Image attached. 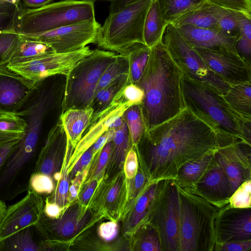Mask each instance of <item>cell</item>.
Listing matches in <instances>:
<instances>
[{"instance_id": "1", "label": "cell", "mask_w": 251, "mask_h": 251, "mask_svg": "<svg viewBox=\"0 0 251 251\" xmlns=\"http://www.w3.org/2000/svg\"><path fill=\"white\" fill-rule=\"evenodd\" d=\"M236 139L212 128L186 108L145 131L135 146L147 183L176 178L187 162L215 152Z\"/></svg>"}, {"instance_id": "2", "label": "cell", "mask_w": 251, "mask_h": 251, "mask_svg": "<svg viewBox=\"0 0 251 251\" xmlns=\"http://www.w3.org/2000/svg\"><path fill=\"white\" fill-rule=\"evenodd\" d=\"M182 75L162 40L151 48L146 68L135 84L144 93L140 106L145 131L185 108L181 90Z\"/></svg>"}, {"instance_id": "3", "label": "cell", "mask_w": 251, "mask_h": 251, "mask_svg": "<svg viewBox=\"0 0 251 251\" xmlns=\"http://www.w3.org/2000/svg\"><path fill=\"white\" fill-rule=\"evenodd\" d=\"M181 90L185 108L219 133L251 144V121L238 115L216 88L183 74Z\"/></svg>"}, {"instance_id": "4", "label": "cell", "mask_w": 251, "mask_h": 251, "mask_svg": "<svg viewBox=\"0 0 251 251\" xmlns=\"http://www.w3.org/2000/svg\"><path fill=\"white\" fill-rule=\"evenodd\" d=\"M175 182L179 197L180 251H217L215 223L221 207L205 199L193 187Z\"/></svg>"}, {"instance_id": "5", "label": "cell", "mask_w": 251, "mask_h": 251, "mask_svg": "<svg viewBox=\"0 0 251 251\" xmlns=\"http://www.w3.org/2000/svg\"><path fill=\"white\" fill-rule=\"evenodd\" d=\"M94 18V0H64L36 8L23 7L14 30L19 34L40 33Z\"/></svg>"}, {"instance_id": "6", "label": "cell", "mask_w": 251, "mask_h": 251, "mask_svg": "<svg viewBox=\"0 0 251 251\" xmlns=\"http://www.w3.org/2000/svg\"><path fill=\"white\" fill-rule=\"evenodd\" d=\"M152 0H141L109 15L99 29L96 44L109 51L126 54L136 43H144L145 18Z\"/></svg>"}, {"instance_id": "7", "label": "cell", "mask_w": 251, "mask_h": 251, "mask_svg": "<svg viewBox=\"0 0 251 251\" xmlns=\"http://www.w3.org/2000/svg\"><path fill=\"white\" fill-rule=\"evenodd\" d=\"M116 55L96 49L74 67L66 77L62 112L90 106L99 80Z\"/></svg>"}, {"instance_id": "8", "label": "cell", "mask_w": 251, "mask_h": 251, "mask_svg": "<svg viewBox=\"0 0 251 251\" xmlns=\"http://www.w3.org/2000/svg\"><path fill=\"white\" fill-rule=\"evenodd\" d=\"M179 197L175 179L156 183L155 195L149 211L143 222L157 230L162 251H180Z\"/></svg>"}, {"instance_id": "9", "label": "cell", "mask_w": 251, "mask_h": 251, "mask_svg": "<svg viewBox=\"0 0 251 251\" xmlns=\"http://www.w3.org/2000/svg\"><path fill=\"white\" fill-rule=\"evenodd\" d=\"M162 42L183 74L193 79L210 84L223 95L229 90L231 85L210 70L172 24L170 23L166 26Z\"/></svg>"}, {"instance_id": "10", "label": "cell", "mask_w": 251, "mask_h": 251, "mask_svg": "<svg viewBox=\"0 0 251 251\" xmlns=\"http://www.w3.org/2000/svg\"><path fill=\"white\" fill-rule=\"evenodd\" d=\"M93 50L86 46L67 52H53L19 63H8L7 68L33 84L49 76L67 75L75 66Z\"/></svg>"}, {"instance_id": "11", "label": "cell", "mask_w": 251, "mask_h": 251, "mask_svg": "<svg viewBox=\"0 0 251 251\" xmlns=\"http://www.w3.org/2000/svg\"><path fill=\"white\" fill-rule=\"evenodd\" d=\"M100 26L94 18L43 32L18 34L48 45L56 53H67L83 48L91 43L96 44Z\"/></svg>"}, {"instance_id": "12", "label": "cell", "mask_w": 251, "mask_h": 251, "mask_svg": "<svg viewBox=\"0 0 251 251\" xmlns=\"http://www.w3.org/2000/svg\"><path fill=\"white\" fill-rule=\"evenodd\" d=\"M193 48L210 70L227 83L234 85L251 81V64L236 51L226 48Z\"/></svg>"}, {"instance_id": "13", "label": "cell", "mask_w": 251, "mask_h": 251, "mask_svg": "<svg viewBox=\"0 0 251 251\" xmlns=\"http://www.w3.org/2000/svg\"><path fill=\"white\" fill-rule=\"evenodd\" d=\"M214 155L227 175L233 193L243 182L251 180V144L237 140L219 148Z\"/></svg>"}, {"instance_id": "14", "label": "cell", "mask_w": 251, "mask_h": 251, "mask_svg": "<svg viewBox=\"0 0 251 251\" xmlns=\"http://www.w3.org/2000/svg\"><path fill=\"white\" fill-rule=\"evenodd\" d=\"M42 198L28 189L24 198L7 207L0 223V242L27 226L35 225L43 213Z\"/></svg>"}, {"instance_id": "15", "label": "cell", "mask_w": 251, "mask_h": 251, "mask_svg": "<svg viewBox=\"0 0 251 251\" xmlns=\"http://www.w3.org/2000/svg\"><path fill=\"white\" fill-rule=\"evenodd\" d=\"M215 233L218 248L226 242L251 240V207L235 208L229 203L221 207L216 219Z\"/></svg>"}, {"instance_id": "16", "label": "cell", "mask_w": 251, "mask_h": 251, "mask_svg": "<svg viewBox=\"0 0 251 251\" xmlns=\"http://www.w3.org/2000/svg\"><path fill=\"white\" fill-rule=\"evenodd\" d=\"M133 105L130 102H123L115 97L107 107L93 115L90 123L73 151L69 162L70 173L82 154L110 128L116 119L122 116L125 111Z\"/></svg>"}, {"instance_id": "17", "label": "cell", "mask_w": 251, "mask_h": 251, "mask_svg": "<svg viewBox=\"0 0 251 251\" xmlns=\"http://www.w3.org/2000/svg\"><path fill=\"white\" fill-rule=\"evenodd\" d=\"M82 208L78 203H75L54 221L50 220L42 214L35 226L37 230L45 235L53 234L61 237L73 235L81 230L90 220V212Z\"/></svg>"}, {"instance_id": "18", "label": "cell", "mask_w": 251, "mask_h": 251, "mask_svg": "<svg viewBox=\"0 0 251 251\" xmlns=\"http://www.w3.org/2000/svg\"><path fill=\"white\" fill-rule=\"evenodd\" d=\"M67 136L60 119L50 131L44 146L41 148L33 173L52 176L57 173L63 159Z\"/></svg>"}, {"instance_id": "19", "label": "cell", "mask_w": 251, "mask_h": 251, "mask_svg": "<svg viewBox=\"0 0 251 251\" xmlns=\"http://www.w3.org/2000/svg\"><path fill=\"white\" fill-rule=\"evenodd\" d=\"M193 187L205 199L220 207L229 203L233 193L227 175L217 163Z\"/></svg>"}, {"instance_id": "20", "label": "cell", "mask_w": 251, "mask_h": 251, "mask_svg": "<svg viewBox=\"0 0 251 251\" xmlns=\"http://www.w3.org/2000/svg\"><path fill=\"white\" fill-rule=\"evenodd\" d=\"M33 85L32 82L21 76L0 75V112L15 113Z\"/></svg>"}, {"instance_id": "21", "label": "cell", "mask_w": 251, "mask_h": 251, "mask_svg": "<svg viewBox=\"0 0 251 251\" xmlns=\"http://www.w3.org/2000/svg\"><path fill=\"white\" fill-rule=\"evenodd\" d=\"M176 27L193 47L214 50L226 48L236 51L237 39L227 37L215 29L199 28L189 25Z\"/></svg>"}, {"instance_id": "22", "label": "cell", "mask_w": 251, "mask_h": 251, "mask_svg": "<svg viewBox=\"0 0 251 251\" xmlns=\"http://www.w3.org/2000/svg\"><path fill=\"white\" fill-rule=\"evenodd\" d=\"M91 107L70 109L60 115V120L66 132L67 139L75 149L88 127L93 115Z\"/></svg>"}, {"instance_id": "23", "label": "cell", "mask_w": 251, "mask_h": 251, "mask_svg": "<svg viewBox=\"0 0 251 251\" xmlns=\"http://www.w3.org/2000/svg\"><path fill=\"white\" fill-rule=\"evenodd\" d=\"M225 8L208 0L199 7L181 16L172 24L176 27L189 25L197 27L216 29L217 24Z\"/></svg>"}, {"instance_id": "24", "label": "cell", "mask_w": 251, "mask_h": 251, "mask_svg": "<svg viewBox=\"0 0 251 251\" xmlns=\"http://www.w3.org/2000/svg\"><path fill=\"white\" fill-rule=\"evenodd\" d=\"M214 153L187 162L179 169L175 180L181 185L194 187L203 176L216 164Z\"/></svg>"}, {"instance_id": "25", "label": "cell", "mask_w": 251, "mask_h": 251, "mask_svg": "<svg viewBox=\"0 0 251 251\" xmlns=\"http://www.w3.org/2000/svg\"><path fill=\"white\" fill-rule=\"evenodd\" d=\"M169 23L163 17L156 0H152L147 11L143 29L146 45L151 48L162 40Z\"/></svg>"}, {"instance_id": "26", "label": "cell", "mask_w": 251, "mask_h": 251, "mask_svg": "<svg viewBox=\"0 0 251 251\" xmlns=\"http://www.w3.org/2000/svg\"><path fill=\"white\" fill-rule=\"evenodd\" d=\"M251 81L231 85L223 95L231 107L242 118L251 121Z\"/></svg>"}, {"instance_id": "27", "label": "cell", "mask_w": 251, "mask_h": 251, "mask_svg": "<svg viewBox=\"0 0 251 251\" xmlns=\"http://www.w3.org/2000/svg\"><path fill=\"white\" fill-rule=\"evenodd\" d=\"M35 225L24 228L0 242V251H39L40 242L35 238Z\"/></svg>"}, {"instance_id": "28", "label": "cell", "mask_w": 251, "mask_h": 251, "mask_svg": "<svg viewBox=\"0 0 251 251\" xmlns=\"http://www.w3.org/2000/svg\"><path fill=\"white\" fill-rule=\"evenodd\" d=\"M156 183L147 184L140 193L126 223V230L133 229L142 224L145 220L155 195Z\"/></svg>"}, {"instance_id": "29", "label": "cell", "mask_w": 251, "mask_h": 251, "mask_svg": "<svg viewBox=\"0 0 251 251\" xmlns=\"http://www.w3.org/2000/svg\"><path fill=\"white\" fill-rule=\"evenodd\" d=\"M74 148L71 143L67 140L65 151L63 155L61 165V173L56 187L52 196L47 200L51 202H54L63 208L68 202V196L69 188L70 175L69 171V162Z\"/></svg>"}, {"instance_id": "30", "label": "cell", "mask_w": 251, "mask_h": 251, "mask_svg": "<svg viewBox=\"0 0 251 251\" xmlns=\"http://www.w3.org/2000/svg\"><path fill=\"white\" fill-rule=\"evenodd\" d=\"M53 52H55L48 45L20 35L17 47L7 64L24 62Z\"/></svg>"}, {"instance_id": "31", "label": "cell", "mask_w": 251, "mask_h": 251, "mask_svg": "<svg viewBox=\"0 0 251 251\" xmlns=\"http://www.w3.org/2000/svg\"><path fill=\"white\" fill-rule=\"evenodd\" d=\"M161 13L169 24L201 6L208 0H156Z\"/></svg>"}, {"instance_id": "32", "label": "cell", "mask_w": 251, "mask_h": 251, "mask_svg": "<svg viewBox=\"0 0 251 251\" xmlns=\"http://www.w3.org/2000/svg\"><path fill=\"white\" fill-rule=\"evenodd\" d=\"M151 48L143 43H136L126 53L129 61V77L130 83L136 84L141 77L147 66Z\"/></svg>"}, {"instance_id": "33", "label": "cell", "mask_w": 251, "mask_h": 251, "mask_svg": "<svg viewBox=\"0 0 251 251\" xmlns=\"http://www.w3.org/2000/svg\"><path fill=\"white\" fill-rule=\"evenodd\" d=\"M130 83L129 73L122 75L94 96L91 107L96 115L107 107L114 98L126 85Z\"/></svg>"}, {"instance_id": "34", "label": "cell", "mask_w": 251, "mask_h": 251, "mask_svg": "<svg viewBox=\"0 0 251 251\" xmlns=\"http://www.w3.org/2000/svg\"><path fill=\"white\" fill-rule=\"evenodd\" d=\"M112 140V164L121 169L123 167L126 155L132 146L128 130L125 122L121 127L115 129Z\"/></svg>"}, {"instance_id": "35", "label": "cell", "mask_w": 251, "mask_h": 251, "mask_svg": "<svg viewBox=\"0 0 251 251\" xmlns=\"http://www.w3.org/2000/svg\"><path fill=\"white\" fill-rule=\"evenodd\" d=\"M122 117L127 126L132 146L135 147L145 131L140 104L129 107Z\"/></svg>"}, {"instance_id": "36", "label": "cell", "mask_w": 251, "mask_h": 251, "mask_svg": "<svg viewBox=\"0 0 251 251\" xmlns=\"http://www.w3.org/2000/svg\"><path fill=\"white\" fill-rule=\"evenodd\" d=\"M129 73L128 58L126 54H116L102 75L95 95L123 74ZM95 96V95H94Z\"/></svg>"}, {"instance_id": "37", "label": "cell", "mask_w": 251, "mask_h": 251, "mask_svg": "<svg viewBox=\"0 0 251 251\" xmlns=\"http://www.w3.org/2000/svg\"><path fill=\"white\" fill-rule=\"evenodd\" d=\"M20 39L14 30H0V65H6L9 62Z\"/></svg>"}, {"instance_id": "38", "label": "cell", "mask_w": 251, "mask_h": 251, "mask_svg": "<svg viewBox=\"0 0 251 251\" xmlns=\"http://www.w3.org/2000/svg\"><path fill=\"white\" fill-rule=\"evenodd\" d=\"M145 224L138 243V250L142 251H162L160 239L156 229L150 224Z\"/></svg>"}, {"instance_id": "39", "label": "cell", "mask_w": 251, "mask_h": 251, "mask_svg": "<svg viewBox=\"0 0 251 251\" xmlns=\"http://www.w3.org/2000/svg\"><path fill=\"white\" fill-rule=\"evenodd\" d=\"M216 30L227 37L238 38L240 29L233 10L225 9L219 19Z\"/></svg>"}, {"instance_id": "40", "label": "cell", "mask_w": 251, "mask_h": 251, "mask_svg": "<svg viewBox=\"0 0 251 251\" xmlns=\"http://www.w3.org/2000/svg\"><path fill=\"white\" fill-rule=\"evenodd\" d=\"M22 8V5L17 6L0 1V30H14L19 12Z\"/></svg>"}, {"instance_id": "41", "label": "cell", "mask_w": 251, "mask_h": 251, "mask_svg": "<svg viewBox=\"0 0 251 251\" xmlns=\"http://www.w3.org/2000/svg\"><path fill=\"white\" fill-rule=\"evenodd\" d=\"M54 184L51 176L41 173H33L28 181V188L35 193L49 194L54 190Z\"/></svg>"}, {"instance_id": "42", "label": "cell", "mask_w": 251, "mask_h": 251, "mask_svg": "<svg viewBox=\"0 0 251 251\" xmlns=\"http://www.w3.org/2000/svg\"><path fill=\"white\" fill-rule=\"evenodd\" d=\"M251 180L243 182L229 199L231 206L244 208L251 207Z\"/></svg>"}, {"instance_id": "43", "label": "cell", "mask_w": 251, "mask_h": 251, "mask_svg": "<svg viewBox=\"0 0 251 251\" xmlns=\"http://www.w3.org/2000/svg\"><path fill=\"white\" fill-rule=\"evenodd\" d=\"M26 125L15 113L0 112V130L11 132H24Z\"/></svg>"}, {"instance_id": "44", "label": "cell", "mask_w": 251, "mask_h": 251, "mask_svg": "<svg viewBox=\"0 0 251 251\" xmlns=\"http://www.w3.org/2000/svg\"><path fill=\"white\" fill-rule=\"evenodd\" d=\"M116 96L123 102H130L133 104H140L143 100L144 93L138 85L129 83Z\"/></svg>"}, {"instance_id": "45", "label": "cell", "mask_w": 251, "mask_h": 251, "mask_svg": "<svg viewBox=\"0 0 251 251\" xmlns=\"http://www.w3.org/2000/svg\"><path fill=\"white\" fill-rule=\"evenodd\" d=\"M124 176L120 175L112 181L104 193V204L106 207L111 208L119 197L124 187Z\"/></svg>"}, {"instance_id": "46", "label": "cell", "mask_w": 251, "mask_h": 251, "mask_svg": "<svg viewBox=\"0 0 251 251\" xmlns=\"http://www.w3.org/2000/svg\"><path fill=\"white\" fill-rule=\"evenodd\" d=\"M113 147V140L108 142L102 148L98 156L97 165L94 171V179L99 178L102 175L111 156Z\"/></svg>"}, {"instance_id": "47", "label": "cell", "mask_w": 251, "mask_h": 251, "mask_svg": "<svg viewBox=\"0 0 251 251\" xmlns=\"http://www.w3.org/2000/svg\"><path fill=\"white\" fill-rule=\"evenodd\" d=\"M222 8L244 12L251 13V0H208Z\"/></svg>"}, {"instance_id": "48", "label": "cell", "mask_w": 251, "mask_h": 251, "mask_svg": "<svg viewBox=\"0 0 251 251\" xmlns=\"http://www.w3.org/2000/svg\"><path fill=\"white\" fill-rule=\"evenodd\" d=\"M135 149V146H131L124 161V173L126 177L128 179H133L138 171V158Z\"/></svg>"}, {"instance_id": "49", "label": "cell", "mask_w": 251, "mask_h": 251, "mask_svg": "<svg viewBox=\"0 0 251 251\" xmlns=\"http://www.w3.org/2000/svg\"><path fill=\"white\" fill-rule=\"evenodd\" d=\"M118 233V224L114 221L102 223L98 229L100 237L105 241H110L115 239Z\"/></svg>"}, {"instance_id": "50", "label": "cell", "mask_w": 251, "mask_h": 251, "mask_svg": "<svg viewBox=\"0 0 251 251\" xmlns=\"http://www.w3.org/2000/svg\"><path fill=\"white\" fill-rule=\"evenodd\" d=\"M94 157L91 147L84 151L78 158L75 164L73 167L70 172V179H72L75 175L84 170L90 163Z\"/></svg>"}, {"instance_id": "51", "label": "cell", "mask_w": 251, "mask_h": 251, "mask_svg": "<svg viewBox=\"0 0 251 251\" xmlns=\"http://www.w3.org/2000/svg\"><path fill=\"white\" fill-rule=\"evenodd\" d=\"M251 240L232 241L220 245L217 251H251Z\"/></svg>"}, {"instance_id": "52", "label": "cell", "mask_w": 251, "mask_h": 251, "mask_svg": "<svg viewBox=\"0 0 251 251\" xmlns=\"http://www.w3.org/2000/svg\"><path fill=\"white\" fill-rule=\"evenodd\" d=\"M87 170H84L77 173L72 181V185L69 186L68 201L72 202L77 196L80 187L82 183L84 177L86 176Z\"/></svg>"}, {"instance_id": "53", "label": "cell", "mask_w": 251, "mask_h": 251, "mask_svg": "<svg viewBox=\"0 0 251 251\" xmlns=\"http://www.w3.org/2000/svg\"><path fill=\"white\" fill-rule=\"evenodd\" d=\"M133 181L131 185V195L132 198H135L143 190L147 183V178L141 170L137 171V172L133 178Z\"/></svg>"}, {"instance_id": "54", "label": "cell", "mask_w": 251, "mask_h": 251, "mask_svg": "<svg viewBox=\"0 0 251 251\" xmlns=\"http://www.w3.org/2000/svg\"><path fill=\"white\" fill-rule=\"evenodd\" d=\"M115 129L109 128L104 132L91 147L95 156L99 152L104 146L109 141L113 140Z\"/></svg>"}, {"instance_id": "55", "label": "cell", "mask_w": 251, "mask_h": 251, "mask_svg": "<svg viewBox=\"0 0 251 251\" xmlns=\"http://www.w3.org/2000/svg\"><path fill=\"white\" fill-rule=\"evenodd\" d=\"M22 139L19 138L13 140L0 148V169L5 163Z\"/></svg>"}, {"instance_id": "56", "label": "cell", "mask_w": 251, "mask_h": 251, "mask_svg": "<svg viewBox=\"0 0 251 251\" xmlns=\"http://www.w3.org/2000/svg\"><path fill=\"white\" fill-rule=\"evenodd\" d=\"M62 208L58 204L50 202L46 199L43 212L49 219H57L60 216Z\"/></svg>"}, {"instance_id": "57", "label": "cell", "mask_w": 251, "mask_h": 251, "mask_svg": "<svg viewBox=\"0 0 251 251\" xmlns=\"http://www.w3.org/2000/svg\"><path fill=\"white\" fill-rule=\"evenodd\" d=\"M24 136V132H11L0 130V148L13 140L23 138Z\"/></svg>"}, {"instance_id": "58", "label": "cell", "mask_w": 251, "mask_h": 251, "mask_svg": "<svg viewBox=\"0 0 251 251\" xmlns=\"http://www.w3.org/2000/svg\"><path fill=\"white\" fill-rule=\"evenodd\" d=\"M97 185V179H94L85 188L81 197V201L83 204H86L89 201L93 195Z\"/></svg>"}, {"instance_id": "59", "label": "cell", "mask_w": 251, "mask_h": 251, "mask_svg": "<svg viewBox=\"0 0 251 251\" xmlns=\"http://www.w3.org/2000/svg\"><path fill=\"white\" fill-rule=\"evenodd\" d=\"M141 0H111L110 5V13H114L124 7Z\"/></svg>"}, {"instance_id": "60", "label": "cell", "mask_w": 251, "mask_h": 251, "mask_svg": "<svg viewBox=\"0 0 251 251\" xmlns=\"http://www.w3.org/2000/svg\"><path fill=\"white\" fill-rule=\"evenodd\" d=\"M24 4L29 8H36L50 3L53 0H22Z\"/></svg>"}, {"instance_id": "61", "label": "cell", "mask_w": 251, "mask_h": 251, "mask_svg": "<svg viewBox=\"0 0 251 251\" xmlns=\"http://www.w3.org/2000/svg\"><path fill=\"white\" fill-rule=\"evenodd\" d=\"M0 75H5L15 77H20L15 73L10 71L6 67V65H0Z\"/></svg>"}, {"instance_id": "62", "label": "cell", "mask_w": 251, "mask_h": 251, "mask_svg": "<svg viewBox=\"0 0 251 251\" xmlns=\"http://www.w3.org/2000/svg\"><path fill=\"white\" fill-rule=\"evenodd\" d=\"M7 207L5 203L0 200V223L5 213Z\"/></svg>"}, {"instance_id": "63", "label": "cell", "mask_w": 251, "mask_h": 251, "mask_svg": "<svg viewBox=\"0 0 251 251\" xmlns=\"http://www.w3.org/2000/svg\"><path fill=\"white\" fill-rule=\"evenodd\" d=\"M21 0H0V1L7 2L15 4L17 6H20L22 5Z\"/></svg>"}, {"instance_id": "64", "label": "cell", "mask_w": 251, "mask_h": 251, "mask_svg": "<svg viewBox=\"0 0 251 251\" xmlns=\"http://www.w3.org/2000/svg\"><path fill=\"white\" fill-rule=\"evenodd\" d=\"M109 0V1H111V0Z\"/></svg>"}]
</instances>
